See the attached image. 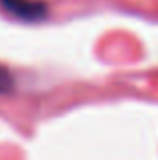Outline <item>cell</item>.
Returning <instances> with one entry per match:
<instances>
[{"mask_svg":"<svg viewBox=\"0 0 158 160\" xmlns=\"http://www.w3.org/2000/svg\"><path fill=\"white\" fill-rule=\"evenodd\" d=\"M0 6L10 16L24 22H37L49 14V6L43 0H0Z\"/></svg>","mask_w":158,"mask_h":160,"instance_id":"cell-1","label":"cell"},{"mask_svg":"<svg viewBox=\"0 0 158 160\" xmlns=\"http://www.w3.org/2000/svg\"><path fill=\"white\" fill-rule=\"evenodd\" d=\"M14 89V77L4 65H0V95H8Z\"/></svg>","mask_w":158,"mask_h":160,"instance_id":"cell-2","label":"cell"}]
</instances>
